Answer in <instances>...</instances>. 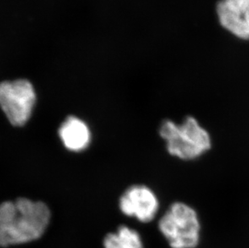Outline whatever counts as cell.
<instances>
[{"mask_svg": "<svg viewBox=\"0 0 249 248\" xmlns=\"http://www.w3.org/2000/svg\"><path fill=\"white\" fill-rule=\"evenodd\" d=\"M105 248H143L141 234L136 230L122 226L116 233L109 234L104 239Z\"/></svg>", "mask_w": 249, "mask_h": 248, "instance_id": "8", "label": "cell"}, {"mask_svg": "<svg viewBox=\"0 0 249 248\" xmlns=\"http://www.w3.org/2000/svg\"><path fill=\"white\" fill-rule=\"evenodd\" d=\"M50 211L41 201L18 198L0 205V246L26 244L42 236Z\"/></svg>", "mask_w": 249, "mask_h": 248, "instance_id": "1", "label": "cell"}, {"mask_svg": "<svg viewBox=\"0 0 249 248\" xmlns=\"http://www.w3.org/2000/svg\"><path fill=\"white\" fill-rule=\"evenodd\" d=\"M59 136L67 149L80 152L89 145L90 131L87 124L78 118L70 116L61 124Z\"/></svg>", "mask_w": 249, "mask_h": 248, "instance_id": "7", "label": "cell"}, {"mask_svg": "<svg viewBox=\"0 0 249 248\" xmlns=\"http://www.w3.org/2000/svg\"><path fill=\"white\" fill-rule=\"evenodd\" d=\"M158 230L170 248H196L201 240V221L193 206L174 201L158 221Z\"/></svg>", "mask_w": 249, "mask_h": 248, "instance_id": "3", "label": "cell"}, {"mask_svg": "<svg viewBox=\"0 0 249 248\" xmlns=\"http://www.w3.org/2000/svg\"><path fill=\"white\" fill-rule=\"evenodd\" d=\"M120 208L126 215L148 223L158 215L160 201L156 193L148 186L132 185L120 197Z\"/></svg>", "mask_w": 249, "mask_h": 248, "instance_id": "5", "label": "cell"}, {"mask_svg": "<svg viewBox=\"0 0 249 248\" xmlns=\"http://www.w3.org/2000/svg\"><path fill=\"white\" fill-rule=\"evenodd\" d=\"M35 103V89L28 80L0 83V107L12 125L23 126L26 124Z\"/></svg>", "mask_w": 249, "mask_h": 248, "instance_id": "4", "label": "cell"}, {"mask_svg": "<svg viewBox=\"0 0 249 248\" xmlns=\"http://www.w3.org/2000/svg\"><path fill=\"white\" fill-rule=\"evenodd\" d=\"M218 15L222 25L242 39H249V0H221Z\"/></svg>", "mask_w": 249, "mask_h": 248, "instance_id": "6", "label": "cell"}, {"mask_svg": "<svg viewBox=\"0 0 249 248\" xmlns=\"http://www.w3.org/2000/svg\"><path fill=\"white\" fill-rule=\"evenodd\" d=\"M158 133L169 155L182 161L199 159L212 148L211 134L193 115H187L181 123L162 120Z\"/></svg>", "mask_w": 249, "mask_h": 248, "instance_id": "2", "label": "cell"}]
</instances>
